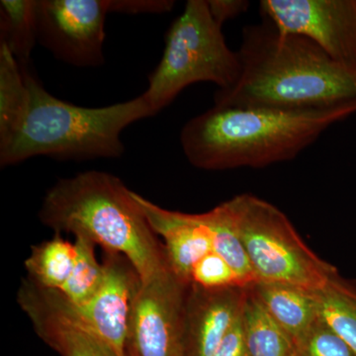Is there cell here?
I'll return each mask as SVG.
<instances>
[{"label": "cell", "mask_w": 356, "mask_h": 356, "mask_svg": "<svg viewBox=\"0 0 356 356\" xmlns=\"http://www.w3.org/2000/svg\"><path fill=\"white\" fill-rule=\"evenodd\" d=\"M108 13L107 0H36L37 41L65 64L100 67Z\"/></svg>", "instance_id": "8"}, {"label": "cell", "mask_w": 356, "mask_h": 356, "mask_svg": "<svg viewBox=\"0 0 356 356\" xmlns=\"http://www.w3.org/2000/svg\"><path fill=\"white\" fill-rule=\"evenodd\" d=\"M134 198L154 233L163 238L170 268L187 285L191 284L194 267L213 252L209 232L199 214L165 209L136 192Z\"/></svg>", "instance_id": "13"}, {"label": "cell", "mask_w": 356, "mask_h": 356, "mask_svg": "<svg viewBox=\"0 0 356 356\" xmlns=\"http://www.w3.org/2000/svg\"><path fill=\"white\" fill-rule=\"evenodd\" d=\"M257 282L318 291L339 275L305 242L282 211L252 194L226 201Z\"/></svg>", "instance_id": "6"}, {"label": "cell", "mask_w": 356, "mask_h": 356, "mask_svg": "<svg viewBox=\"0 0 356 356\" xmlns=\"http://www.w3.org/2000/svg\"><path fill=\"white\" fill-rule=\"evenodd\" d=\"M238 51L231 50L222 27L213 19L205 0H188L165 35V50L143 93L154 116L191 84L233 86L240 74Z\"/></svg>", "instance_id": "5"}, {"label": "cell", "mask_w": 356, "mask_h": 356, "mask_svg": "<svg viewBox=\"0 0 356 356\" xmlns=\"http://www.w3.org/2000/svg\"><path fill=\"white\" fill-rule=\"evenodd\" d=\"M191 284L204 288L243 287L235 271L213 250L192 271ZM189 284V285H191Z\"/></svg>", "instance_id": "23"}, {"label": "cell", "mask_w": 356, "mask_h": 356, "mask_svg": "<svg viewBox=\"0 0 356 356\" xmlns=\"http://www.w3.org/2000/svg\"><path fill=\"white\" fill-rule=\"evenodd\" d=\"M36 0L0 1V42L6 44L22 67L27 65L37 42Z\"/></svg>", "instance_id": "20"}, {"label": "cell", "mask_w": 356, "mask_h": 356, "mask_svg": "<svg viewBox=\"0 0 356 356\" xmlns=\"http://www.w3.org/2000/svg\"><path fill=\"white\" fill-rule=\"evenodd\" d=\"M248 356H293L295 344L270 317L252 287L243 312Z\"/></svg>", "instance_id": "18"}, {"label": "cell", "mask_w": 356, "mask_h": 356, "mask_svg": "<svg viewBox=\"0 0 356 356\" xmlns=\"http://www.w3.org/2000/svg\"><path fill=\"white\" fill-rule=\"evenodd\" d=\"M188 288L170 266L140 281L129 321V356H185Z\"/></svg>", "instance_id": "7"}, {"label": "cell", "mask_w": 356, "mask_h": 356, "mask_svg": "<svg viewBox=\"0 0 356 356\" xmlns=\"http://www.w3.org/2000/svg\"><path fill=\"white\" fill-rule=\"evenodd\" d=\"M76 254V243L55 234L53 238L33 245L25 261L27 278L44 289L60 291L74 270Z\"/></svg>", "instance_id": "16"}, {"label": "cell", "mask_w": 356, "mask_h": 356, "mask_svg": "<svg viewBox=\"0 0 356 356\" xmlns=\"http://www.w3.org/2000/svg\"><path fill=\"white\" fill-rule=\"evenodd\" d=\"M103 278L97 291L81 306L72 305L88 329L108 344L119 356H129V321L140 278L125 257L104 252Z\"/></svg>", "instance_id": "10"}, {"label": "cell", "mask_w": 356, "mask_h": 356, "mask_svg": "<svg viewBox=\"0 0 356 356\" xmlns=\"http://www.w3.org/2000/svg\"><path fill=\"white\" fill-rule=\"evenodd\" d=\"M27 67L22 70L30 91L29 111L19 132L0 149L2 168L40 156L76 161L120 158L125 152L124 129L154 116L143 95L96 108L65 102L48 92Z\"/></svg>", "instance_id": "4"}, {"label": "cell", "mask_w": 356, "mask_h": 356, "mask_svg": "<svg viewBox=\"0 0 356 356\" xmlns=\"http://www.w3.org/2000/svg\"><path fill=\"white\" fill-rule=\"evenodd\" d=\"M212 356H248L243 314L229 329Z\"/></svg>", "instance_id": "25"}, {"label": "cell", "mask_w": 356, "mask_h": 356, "mask_svg": "<svg viewBox=\"0 0 356 356\" xmlns=\"http://www.w3.org/2000/svg\"><path fill=\"white\" fill-rule=\"evenodd\" d=\"M236 51L240 74L229 88L217 89L215 106L314 111L356 105V70L266 18L243 28Z\"/></svg>", "instance_id": "1"}, {"label": "cell", "mask_w": 356, "mask_h": 356, "mask_svg": "<svg viewBox=\"0 0 356 356\" xmlns=\"http://www.w3.org/2000/svg\"><path fill=\"white\" fill-rule=\"evenodd\" d=\"M76 261L67 284L60 291L72 305L79 307L88 302L97 291L103 278L102 261L97 259L95 243L88 238H76Z\"/></svg>", "instance_id": "21"}, {"label": "cell", "mask_w": 356, "mask_h": 356, "mask_svg": "<svg viewBox=\"0 0 356 356\" xmlns=\"http://www.w3.org/2000/svg\"><path fill=\"white\" fill-rule=\"evenodd\" d=\"M39 219L55 234H72L123 255L142 282L170 266L134 191L110 173L89 170L58 180L44 195Z\"/></svg>", "instance_id": "3"}, {"label": "cell", "mask_w": 356, "mask_h": 356, "mask_svg": "<svg viewBox=\"0 0 356 356\" xmlns=\"http://www.w3.org/2000/svg\"><path fill=\"white\" fill-rule=\"evenodd\" d=\"M318 317L350 346L356 355V286L337 275L314 292Z\"/></svg>", "instance_id": "19"}, {"label": "cell", "mask_w": 356, "mask_h": 356, "mask_svg": "<svg viewBox=\"0 0 356 356\" xmlns=\"http://www.w3.org/2000/svg\"><path fill=\"white\" fill-rule=\"evenodd\" d=\"M17 302L37 336L60 356H119L77 318L62 294L25 278Z\"/></svg>", "instance_id": "11"}, {"label": "cell", "mask_w": 356, "mask_h": 356, "mask_svg": "<svg viewBox=\"0 0 356 356\" xmlns=\"http://www.w3.org/2000/svg\"><path fill=\"white\" fill-rule=\"evenodd\" d=\"M293 356H356L343 339L318 318L310 331L295 344Z\"/></svg>", "instance_id": "22"}, {"label": "cell", "mask_w": 356, "mask_h": 356, "mask_svg": "<svg viewBox=\"0 0 356 356\" xmlns=\"http://www.w3.org/2000/svg\"><path fill=\"white\" fill-rule=\"evenodd\" d=\"M252 289L294 344L318 320L317 300L313 291L294 285L264 282H257Z\"/></svg>", "instance_id": "14"}, {"label": "cell", "mask_w": 356, "mask_h": 356, "mask_svg": "<svg viewBox=\"0 0 356 356\" xmlns=\"http://www.w3.org/2000/svg\"><path fill=\"white\" fill-rule=\"evenodd\" d=\"M109 13L163 14L175 7L170 0H107Z\"/></svg>", "instance_id": "24"}, {"label": "cell", "mask_w": 356, "mask_h": 356, "mask_svg": "<svg viewBox=\"0 0 356 356\" xmlns=\"http://www.w3.org/2000/svg\"><path fill=\"white\" fill-rule=\"evenodd\" d=\"M207 3L211 16L221 27L227 21L245 13L250 4L245 0H209Z\"/></svg>", "instance_id": "26"}, {"label": "cell", "mask_w": 356, "mask_h": 356, "mask_svg": "<svg viewBox=\"0 0 356 356\" xmlns=\"http://www.w3.org/2000/svg\"><path fill=\"white\" fill-rule=\"evenodd\" d=\"M259 6L262 18L281 31L310 39L356 70V0H262Z\"/></svg>", "instance_id": "9"}, {"label": "cell", "mask_w": 356, "mask_h": 356, "mask_svg": "<svg viewBox=\"0 0 356 356\" xmlns=\"http://www.w3.org/2000/svg\"><path fill=\"white\" fill-rule=\"evenodd\" d=\"M30 106V91L22 67L0 42V149L19 132Z\"/></svg>", "instance_id": "15"}, {"label": "cell", "mask_w": 356, "mask_h": 356, "mask_svg": "<svg viewBox=\"0 0 356 356\" xmlns=\"http://www.w3.org/2000/svg\"><path fill=\"white\" fill-rule=\"evenodd\" d=\"M356 105L314 111L212 107L193 117L180 144L194 168L210 172L262 168L292 161Z\"/></svg>", "instance_id": "2"}, {"label": "cell", "mask_w": 356, "mask_h": 356, "mask_svg": "<svg viewBox=\"0 0 356 356\" xmlns=\"http://www.w3.org/2000/svg\"><path fill=\"white\" fill-rule=\"evenodd\" d=\"M248 288L191 284L184 318L185 356H212L242 316Z\"/></svg>", "instance_id": "12"}, {"label": "cell", "mask_w": 356, "mask_h": 356, "mask_svg": "<svg viewBox=\"0 0 356 356\" xmlns=\"http://www.w3.org/2000/svg\"><path fill=\"white\" fill-rule=\"evenodd\" d=\"M199 217L209 232L213 250L232 267L243 286L250 288L257 284V276L226 202L199 214Z\"/></svg>", "instance_id": "17"}]
</instances>
